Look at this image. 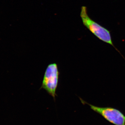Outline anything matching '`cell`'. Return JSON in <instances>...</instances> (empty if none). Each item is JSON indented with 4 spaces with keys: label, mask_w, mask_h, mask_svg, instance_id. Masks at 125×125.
Masks as SVG:
<instances>
[{
    "label": "cell",
    "mask_w": 125,
    "mask_h": 125,
    "mask_svg": "<svg viewBox=\"0 0 125 125\" xmlns=\"http://www.w3.org/2000/svg\"><path fill=\"white\" fill-rule=\"evenodd\" d=\"M80 99L83 104L89 105L91 109L100 114L109 123L114 125H125V115L119 109L110 107L96 106L89 104L80 98Z\"/></svg>",
    "instance_id": "3"
},
{
    "label": "cell",
    "mask_w": 125,
    "mask_h": 125,
    "mask_svg": "<svg viewBox=\"0 0 125 125\" xmlns=\"http://www.w3.org/2000/svg\"><path fill=\"white\" fill-rule=\"evenodd\" d=\"M80 16L83 24L99 40L112 45L120 52L113 44L110 31L90 18L85 6L81 7Z\"/></svg>",
    "instance_id": "1"
},
{
    "label": "cell",
    "mask_w": 125,
    "mask_h": 125,
    "mask_svg": "<svg viewBox=\"0 0 125 125\" xmlns=\"http://www.w3.org/2000/svg\"><path fill=\"white\" fill-rule=\"evenodd\" d=\"M60 73L58 65L55 63L49 64L45 71L42 84L40 88L45 89L54 101L57 96L56 92L58 87Z\"/></svg>",
    "instance_id": "2"
}]
</instances>
